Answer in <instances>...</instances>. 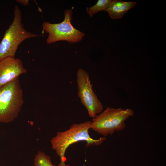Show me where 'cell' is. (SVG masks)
I'll use <instances>...</instances> for the list:
<instances>
[{"instance_id":"6da1fadb","label":"cell","mask_w":166,"mask_h":166,"mask_svg":"<svg viewBox=\"0 0 166 166\" xmlns=\"http://www.w3.org/2000/svg\"><path fill=\"white\" fill-rule=\"evenodd\" d=\"M91 121H89L72 124L69 128L63 132H58L56 136L50 140L53 149L60 158V162L57 166H70L66 164L65 155L67 148L72 144L80 141H85L87 147L98 146L106 140L105 137L95 139L89 135Z\"/></svg>"},{"instance_id":"7a4b0ae2","label":"cell","mask_w":166,"mask_h":166,"mask_svg":"<svg viewBox=\"0 0 166 166\" xmlns=\"http://www.w3.org/2000/svg\"><path fill=\"white\" fill-rule=\"evenodd\" d=\"M23 102L19 77L0 87V122L14 121L18 117Z\"/></svg>"},{"instance_id":"3957f363","label":"cell","mask_w":166,"mask_h":166,"mask_svg":"<svg viewBox=\"0 0 166 166\" xmlns=\"http://www.w3.org/2000/svg\"><path fill=\"white\" fill-rule=\"evenodd\" d=\"M38 36L25 28L22 23L21 11L17 6H15L13 22L0 42V60L8 57H15L17 49L22 42Z\"/></svg>"},{"instance_id":"277c9868","label":"cell","mask_w":166,"mask_h":166,"mask_svg":"<svg viewBox=\"0 0 166 166\" xmlns=\"http://www.w3.org/2000/svg\"><path fill=\"white\" fill-rule=\"evenodd\" d=\"M134 114L133 110L129 108L108 107L93 118L90 129L105 137L125 129V121Z\"/></svg>"},{"instance_id":"5b68a950","label":"cell","mask_w":166,"mask_h":166,"mask_svg":"<svg viewBox=\"0 0 166 166\" xmlns=\"http://www.w3.org/2000/svg\"><path fill=\"white\" fill-rule=\"evenodd\" d=\"M72 10L66 9L64 11V18L61 22L52 23L45 22L42 24L43 31L48 34L46 39L48 44L60 41H65L71 44L81 41L84 33L74 28L71 23Z\"/></svg>"},{"instance_id":"8992f818","label":"cell","mask_w":166,"mask_h":166,"mask_svg":"<svg viewBox=\"0 0 166 166\" xmlns=\"http://www.w3.org/2000/svg\"><path fill=\"white\" fill-rule=\"evenodd\" d=\"M77 77L78 95L89 115L93 118L102 112L103 105L93 91L87 72L79 69L77 71Z\"/></svg>"},{"instance_id":"52a82bcc","label":"cell","mask_w":166,"mask_h":166,"mask_svg":"<svg viewBox=\"0 0 166 166\" xmlns=\"http://www.w3.org/2000/svg\"><path fill=\"white\" fill-rule=\"evenodd\" d=\"M27 71L19 58L8 57L0 60V87Z\"/></svg>"},{"instance_id":"ba28073f","label":"cell","mask_w":166,"mask_h":166,"mask_svg":"<svg viewBox=\"0 0 166 166\" xmlns=\"http://www.w3.org/2000/svg\"><path fill=\"white\" fill-rule=\"evenodd\" d=\"M136 3L135 2L112 0L106 11L113 19L121 18L128 10L134 7Z\"/></svg>"},{"instance_id":"9c48e42d","label":"cell","mask_w":166,"mask_h":166,"mask_svg":"<svg viewBox=\"0 0 166 166\" xmlns=\"http://www.w3.org/2000/svg\"><path fill=\"white\" fill-rule=\"evenodd\" d=\"M112 0H98L93 6L87 7L86 11L90 16L92 17L97 12L106 10L110 3Z\"/></svg>"},{"instance_id":"30bf717a","label":"cell","mask_w":166,"mask_h":166,"mask_svg":"<svg viewBox=\"0 0 166 166\" xmlns=\"http://www.w3.org/2000/svg\"><path fill=\"white\" fill-rule=\"evenodd\" d=\"M34 164V166H55L52 164L50 157L41 151L35 155Z\"/></svg>"},{"instance_id":"8fae6325","label":"cell","mask_w":166,"mask_h":166,"mask_svg":"<svg viewBox=\"0 0 166 166\" xmlns=\"http://www.w3.org/2000/svg\"><path fill=\"white\" fill-rule=\"evenodd\" d=\"M16 1L24 5H27L29 4L28 0H17Z\"/></svg>"},{"instance_id":"7c38bea8","label":"cell","mask_w":166,"mask_h":166,"mask_svg":"<svg viewBox=\"0 0 166 166\" xmlns=\"http://www.w3.org/2000/svg\"></svg>"}]
</instances>
